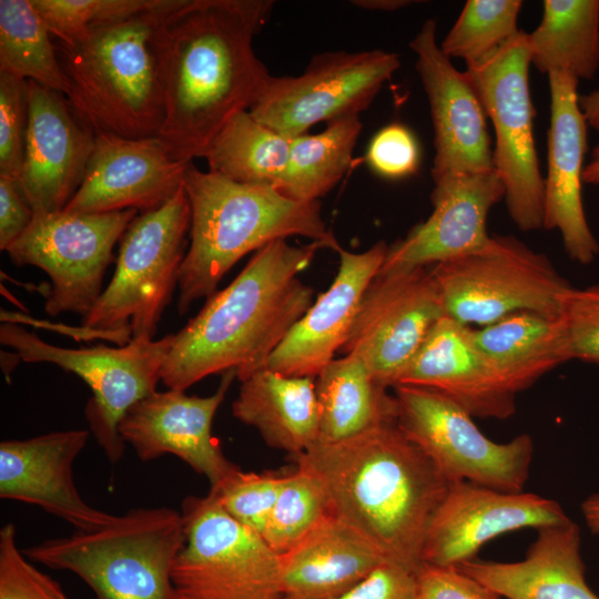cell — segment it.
Instances as JSON below:
<instances>
[{"mask_svg":"<svg viewBox=\"0 0 599 599\" xmlns=\"http://www.w3.org/2000/svg\"><path fill=\"white\" fill-rule=\"evenodd\" d=\"M272 1L181 0L159 29L164 97L160 135L175 158H204L237 113L248 110L271 75L252 41Z\"/></svg>","mask_w":599,"mask_h":599,"instance_id":"cell-1","label":"cell"},{"mask_svg":"<svg viewBox=\"0 0 599 599\" xmlns=\"http://www.w3.org/2000/svg\"><path fill=\"white\" fill-rule=\"evenodd\" d=\"M321 242L295 246L276 240L254 253L240 274L206 300L177 333L161 368L167 389L183 390L206 376L236 372L243 382L267 367L272 353L313 304L301 281Z\"/></svg>","mask_w":599,"mask_h":599,"instance_id":"cell-2","label":"cell"},{"mask_svg":"<svg viewBox=\"0 0 599 599\" xmlns=\"http://www.w3.org/2000/svg\"><path fill=\"white\" fill-rule=\"evenodd\" d=\"M291 458L321 478L334 515L387 561L418 571L429 522L449 483L396 423L336 443L316 441Z\"/></svg>","mask_w":599,"mask_h":599,"instance_id":"cell-3","label":"cell"},{"mask_svg":"<svg viewBox=\"0 0 599 599\" xmlns=\"http://www.w3.org/2000/svg\"><path fill=\"white\" fill-rule=\"evenodd\" d=\"M183 187L191 209V242L180 270L177 311L209 298L244 255L276 240L304 236L338 252L319 201L293 200L271 185L233 181L190 163Z\"/></svg>","mask_w":599,"mask_h":599,"instance_id":"cell-4","label":"cell"},{"mask_svg":"<svg viewBox=\"0 0 599 599\" xmlns=\"http://www.w3.org/2000/svg\"><path fill=\"white\" fill-rule=\"evenodd\" d=\"M181 0L93 27L70 45L60 44L77 115L95 133L129 139L159 136L164 97L159 29Z\"/></svg>","mask_w":599,"mask_h":599,"instance_id":"cell-5","label":"cell"},{"mask_svg":"<svg viewBox=\"0 0 599 599\" xmlns=\"http://www.w3.org/2000/svg\"><path fill=\"white\" fill-rule=\"evenodd\" d=\"M184 541L181 511L139 507L102 528L47 539L23 554L74 573L94 599H176L172 572Z\"/></svg>","mask_w":599,"mask_h":599,"instance_id":"cell-6","label":"cell"},{"mask_svg":"<svg viewBox=\"0 0 599 599\" xmlns=\"http://www.w3.org/2000/svg\"><path fill=\"white\" fill-rule=\"evenodd\" d=\"M190 226L184 187L161 206L139 213L119 242L113 277L82 317L81 328L120 346L153 338L179 285Z\"/></svg>","mask_w":599,"mask_h":599,"instance_id":"cell-7","label":"cell"},{"mask_svg":"<svg viewBox=\"0 0 599 599\" xmlns=\"http://www.w3.org/2000/svg\"><path fill=\"white\" fill-rule=\"evenodd\" d=\"M430 270L446 316L469 327L524 311L560 316L572 287L547 255L512 235H491L478 251Z\"/></svg>","mask_w":599,"mask_h":599,"instance_id":"cell-8","label":"cell"},{"mask_svg":"<svg viewBox=\"0 0 599 599\" xmlns=\"http://www.w3.org/2000/svg\"><path fill=\"white\" fill-rule=\"evenodd\" d=\"M529 67L528 33L520 30L484 60L467 63L464 71L495 130L494 171L504 186L508 213L526 232L542 227L545 199L534 139Z\"/></svg>","mask_w":599,"mask_h":599,"instance_id":"cell-9","label":"cell"},{"mask_svg":"<svg viewBox=\"0 0 599 599\" xmlns=\"http://www.w3.org/2000/svg\"><path fill=\"white\" fill-rule=\"evenodd\" d=\"M0 343L27 363H51L79 376L91 389L84 415L106 458L122 459L125 443L119 424L139 400L156 392L172 334L160 339L132 338L120 347L100 344L88 348L51 345L35 333L12 323L0 326Z\"/></svg>","mask_w":599,"mask_h":599,"instance_id":"cell-10","label":"cell"},{"mask_svg":"<svg viewBox=\"0 0 599 599\" xmlns=\"http://www.w3.org/2000/svg\"><path fill=\"white\" fill-rule=\"evenodd\" d=\"M185 541L174 562L176 599H282L280 558L233 519L214 494L182 501Z\"/></svg>","mask_w":599,"mask_h":599,"instance_id":"cell-11","label":"cell"},{"mask_svg":"<svg viewBox=\"0 0 599 599\" xmlns=\"http://www.w3.org/2000/svg\"><path fill=\"white\" fill-rule=\"evenodd\" d=\"M393 388L396 425L448 483L524 491L535 450L530 435L496 443L484 435L471 415L441 393L416 385Z\"/></svg>","mask_w":599,"mask_h":599,"instance_id":"cell-12","label":"cell"},{"mask_svg":"<svg viewBox=\"0 0 599 599\" xmlns=\"http://www.w3.org/2000/svg\"><path fill=\"white\" fill-rule=\"evenodd\" d=\"M139 214L129 209L108 213H35L28 230L7 251L13 264L44 271L51 290L44 304L50 316L87 315L102 294L113 247Z\"/></svg>","mask_w":599,"mask_h":599,"instance_id":"cell-13","label":"cell"},{"mask_svg":"<svg viewBox=\"0 0 599 599\" xmlns=\"http://www.w3.org/2000/svg\"><path fill=\"white\" fill-rule=\"evenodd\" d=\"M399 67L398 54L380 49L324 52L297 77L270 75L248 112L292 139L314 124L359 115Z\"/></svg>","mask_w":599,"mask_h":599,"instance_id":"cell-14","label":"cell"},{"mask_svg":"<svg viewBox=\"0 0 599 599\" xmlns=\"http://www.w3.org/2000/svg\"><path fill=\"white\" fill-rule=\"evenodd\" d=\"M445 315L439 286L428 266L382 267L363 295L341 351L359 358L383 386L394 387Z\"/></svg>","mask_w":599,"mask_h":599,"instance_id":"cell-15","label":"cell"},{"mask_svg":"<svg viewBox=\"0 0 599 599\" xmlns=\"http://www.w3.org/2000/svg\"><path fill=\"white\" fill-rule=\"evenodd\" d=\"M570 518L559 502L532 493H508L469 481L449 483L425 538L423 564L459 566L494 538Z\"/></svg>","mask_w":599,"mask_h":599,"instance_id":"cell-16","label":"cell"},{"mask_svg":"<svg viewBox=\"0 0 599 599\" xmlns=\"http://www.w3.org/2000/svg\"><path fill=\"white\" fill-rule=\"evenodd\" d=\"M219 388L210 396L183 390L154 392L135 403L119 424V433L142 461L174 455L207 478L211 488L229 478L237 467L223 454L212 435L214 416L223 403L235 370L222 374Z\"/></svg>","mask_w":599,"mask_h":599,"instance_id":"cell-17","label":"cell"},{"mask_svg":"<svg viewBox=\"0 0 599 599\" xmlns=\"http://www.w3.org/2000/svg\"><path fill=\"white\" fill-rule=\"evenodd\" d=\"M426 92L434 128L433 181L494 171L484 108L464 71L436 40V22L426 20L409 42Z\"/></svg>","mask_w":599,"mask_h":599,"instance_id":"cell-18","label":"cell"},{"mask_svg":"<svg viewBox=\"0 0 599 599\" xmlns=\"http://www.w3.org/2000/svg\"><path fill=\"white\" fill-rule=\"evenodd\" d=\"M191 162L175 158L161 136L129 139L98 132L81 185L64 211L156 209L183 187Z\"/></svg>","mask_w":599,"mask_h":599,"instance_id":"cell-19","label":"cell"},{"mask_svg":"<svg viewBox=\"0 0 599 599\" xmlns=\"http://www.w3.org/2000/svg\"><path fill=\"white\" fill-rule=\"evenodd\" d=\"M29 83V119L19 189L35 213L62 211L78 191L95 144V132L67 97Z\"/></svg>","mask_w":599,"mask_h":599,"instance_id":"cell-20","label":"cell"},{"mask_svg":"<svg viewBox=\"0 0 599 599\" xmlns=\"http://www.w3.org/2000/svg\"><path fill=\"white\" fill-rule=\"evenodd\" d=\"M90 432L70 429L0 443V498L38 506L69 522L75 531H93L116 515L89 505L78 491L73 464Z\"/></svg>","mask_w":599,"mask_h":599,"instance_id":"cell-21","label":"cell"},{"mask_svg":"<svg viewBox=\"0 0 599 599\" xmlns=\"http://www.w3.org/2000/svg\"><path fill=\"white\" fill-rule=\"evenodd\" d=\"M548 82L550 126L542 227L558 230L568 256L589 264L599 254V243L587 222L581 196L588 124L579 106V80L556 71L548 74Z\"/></svg>","mask_w":599,"mask_h":599,"instance_id":"cell-22","label":"cell"},{"mask_svg":"<svg viewBox=\"0 0 599 599\" xmlns=\"http://www.w3.org/2000/svg\"><path fill=\"white\" fill-rule=\"evenodd\" d=\"M504 194L495 171L434 181L432 214L388 246L382 267L436 265L484 247L489 211Z\"/></svg>","mask_w":599,"mask_h":599,"instance_id":"cell-23","label":"cell"},{"mask_svg":"<svg viewBox=\"0 0 599 599\" xmlns=\"http://www.w3.org/2000/svg\"><path fill=\"white\" fill-rule=\"evenodd\" d=\"M387 252L384 241L362 253L341 247L333 283L291 328L267 367L286 376L315 378L346 343L363 295Z\"/></svg>","mask_w":599,"mask_h":599,"instance_id":"cell-24","label":"cell"},{"mask_svg":"<svg viewBox=\"0 0 599 599\" xmlns=\"http://www.w3.org/2000/svg\"><path fill=\"white\" fill-rule=\"evenodd\" d=\"M471 331L443 316L403 369L396 385L435 389L473 417L507 419L516 413L517 395L483 355Z\"/></svg>","mask_w":599,"mask_h":599,"instance_id":"cell-25","label":"cell"},{"mask_svg":"<svg viewBox=\"0 0 599 599\" xmlns=\"http://www.w3.org/2000/svg\"><path fill=\"white\" fill-rule=\"evenodd\" d=\"M536 530L520 561L473 559L457 567L507 599H599L586 581L579 526L569 519Z\"/></svg>","mask_w":599,"mask_h":599,"instance_id":"cell-26","label":"cell"},{"mask_svg":"<svg viewBox=\"0 0 599 599\" xmlns=\"http://www.w3.org/2000/svg\"><path fill=\"white\" fill-rule=\"evenodd\" d=\"M278 558L284 599H335L387 561L333 512Z\"/></svg>","mask_w":599,"mask_h":599,"instance_id":"cell-27","label":"cell"},{"mask_svg":"<svg viewBox=\"0 0 599 599\" xmlns=\"http://www.w3.org/2000/svg\"><path fill=\"white\" fill-rule=\"evenodd\" d=\"M315 378L293 377L268 367L241 382L233 416L254 427L264 441L291 457L305 453L319 437Z\"/></svg>","mask_w":599,"mask_h":599,"instance_id":"cell-28","label":"cell"},{"mask_svg":"<svg viewBox=\"0 0 599 599\" xmlns=\"http://www.w3.org/2000/svg\"><path fill=\"white\" fill-rule=\"evenodd\" d=\"M471 334L483 355L516 395L571 361L561 315L517 312L479 329L473 328Z\"/></svg>","mask_w":599,"mask_h":599,"instance_id":"cell-29","label":"cell"},{"mask_svg":"<svg viewBox=\"0 0 599 599\" xmlns=\"http://www.w3.org/2000/svg\"><path fill=\"white\" fill-rule=\"evenodd\" d=\"M317 441L336 443L396 423L397 403L357 357L334 358L315 377Z\"/></svg>","mask_w":599,"mask_h":599,"instance_id":"cell-30","label":"cell"},{"mask_svg":"<svg viewBox=\"0 0 599 599\" xmlns=\"http://www.w3.org/2000/svg\"><path fill=\"white\" fill-rule=\"evenodd\" d=\"M528 45L530 64L541 73L592 79L599 68V0H545Z\"/></svg>","mask_w":599,"mask_h":599,"instance_id":"cell-31","label":"cell"},{"mask_svg":"<svg viewBox=\"0 0 599 599\" xmlns=\"http://www.w3.org/2000/svg\"><path fill=\"white\" fill-rule=\"evenodd\" d=\"M291 139L265 126L248 112L234 115L211 142L209 171L233 181L280 190L286 174Z\"/></svg>","mask_w":599,"mask_h":599,"instance_id":"cell-32","label":"cell"},{"mask_svg":"<svg viewBox=\"0 0 599 599\" xmlns=\"http://www.w3.org/2000/svg\"><path fill=\"white\" fill-rule=\"evenodd\" d=\"M361 131L359 115H348L327 122L317 134L292 138L280 191L305 202L326 195L348 171Z\"/></svg>","mask_w":599,"mask_h":599,"instance_id":"cell-33","label":"cell"},{"mask_svg":"<svg viewBox=\"0 0 599 599\" xmlns=\"http://www.w3.org/2000/svg\"><path fill=\"white\" fill-rule=\"evenodd\" d=\"M50 32L31 0H0V72L68 94Z\"/></svg>","mask_w":599,"mask_h":599,"instance_id":"cell-34","label":"cell"},{"mask_svg":"<svg viewBox=\"0 0 599 599\" xmlns=\"http://www.w3.org/2000/svg\"><path fill=\"white\" fill-rule=\"evenodd\" d=\"M332 514L327 490L308 467L296 464L272 510L262 539L278 556L292 549Z\"/></svg>","mask_w":599,"mask_h":599,"instance_id":"cell-35","label":"cell"},{"mask_svg":"<svg viewBox=\"0 0 599 599\" xmlns=\"http://www.w3.org/2000/svg\"><path fill=\"white\" fill-rule=\"evenodd\" d=\"M520 0H468L439 44L448 58L479 62L497 51L520 30Z\"/></svg>","mask_w":599,"mask_h":599,"instance_id":"cell-36","label":"cell"},{"mask_svg":"<svg viewBox=\"0 0 599 599\" xmlns=\"http://www.w3.org/2000/svg\"><path fill=\"white\" fill-rule=\"evenodd\" d=\"M163 0H31L49 32L70 45L87 31L153 9Z\"/></svg>","mask_w":599,"mask_h":599,"instance_id":"cell-37","label":"cell"},{"mask_svg":"<svg viewBox=\"0 0 599 599\" xmlns=\"http://www.w3.org/2000/svg\"><path fill=\"white\" fill-rule=\"evenodd\" d=\"M286 475L238 468L210 491L233 519L262 537Z\"/></svg>","mask_w":599,"mask_h":599,"instance_id":"cell-38","label":"cell"},{"mask_svg":"<svg viewBox=\"0 0 599 599\" xmlns=\"http://www.w3.org/2000/svg\"><path fill=\"white\" fill-rule=\"evenodd\" d=\"M0 599H70L61 586L38 569L18 547L12 522L0 530Z\"/></svg>","mask_w":599,"mask_h":599,"instance_id":"cell-39","label":"cell"},{"mask_svg":"<svg viewBox=\"0 0 599 599\" xmlns=\"http://www.w3.org/2000/svg\"><path fill=\"white\" fill-rule=\"evenodd\" d=\"M29 119L28 80L0 72V175L18 179Z\"/></svg>","mask_w":599,"mask_h":599,"instance_id":"cell-40","label":"cell"},{"mask_svg":"<svg viewBox=\"0 0 599 599\" xmlns=\"http://www.w3.org/2000/svg\"><path fill=\"white\" fill-rule=\"evenodd\" d=\"M561 317L571 359L599 364V285L571 287L564 298Z\"/></svg>","mask_w":599,"mask_h":599,"instance_id":"cell-41","label":"cell"},{"mask_svg":"<svg viewBox=\"0 0 599 599\" xmlns=\"http://www.w3.org/2000/svg\"><path fill=\"white\" fill-rule=\"evenodd\" d=\"M366 159L378 175L403 179L417 172L420 151L415 135L407 126L392 123L374 135Z\"/></svg>","mask_w":599,"mask_h":599,"instance_id":"cell-42","label":"cell"},{"mask_svg":"<svg viewBox=\"0 0 599 599\" xmlns=\"http://www.w3.org/2000/svg\"><path fill=\"white\" fill-rule=\"evenodd\" d=\"M417 583L418 599H502L457 566L423 564Z\"/></svg>","mask_w":599,"mask_h":599,"instance_id":"cell-43","label":"cell"},{"mask_svg":"<svg viewBox=\"0 0 599 599\" xmlns=\"http://www.w3.org/2000/svg\"><path fill=\"white\" fill-rule=\"evenodd\" d=\"M335 599H418L417 571L386 561Z\"/></svg>","mask_w":599,"mask_h":599,"instance_id":"cell-44","label":"cell"},{"mask_svg":"<svg viewBox=\"0 0 599 599\" xmlns=\"http://www.w3.org/2000/svg\"><path fill=\"white\" fill-rule=\"evenodd\" d=\"M34 212L16 179L0 175V250L8 248L28 230Z\"/></svg>","mask_w":599,"mask_h":599,"instance_id":"cell-45","label":"cell"},{"mask_svg":"<svg viewBox=\"0 0 599 599\" xmlns=\"http://www.w3.org/2000/svg\"><path fill=\"white\" fill-rule=\"evenodd\" d=\"M579 106L588 126L599 133V89L579 95Z\"/></svg>","mask_w":599,"mask_h":599,"instance_id":"cell-46","label":"cell"},{"mask_svg":"<svg viewBox=\"0 0 599 599\" xmlns=\"http://www.w3.org/2000/svg\"><path fill=\"white\" fill-rule=\"evenodd\" d=\"M581 512L591 534L599 535V494H591L583 499Z\"/></svg>","mask_w":599,"mask_h":599,"instance_id":"cell-47","label":"cell"},{"mask_svg":"<svg viewBox=\"0 0 599 599\" xmlns=\"http://www.w3.org/2000/svg\"><path fill=\"white\" fill-rule=\"evenodd\" d=\"M419 1L412 0H354L352 4L368 10L395 11Z\"/></svg>","mask_w":599,"mask_h":599,"instance_id":"cell-48","label":"cell"},{"mask_svg":"<svg viewBox=\"0 0 599 599\" xmlns=\"http://www.w3.org/2000/svg\"><path fill=\"white\" fill-rule=\"evenodd\" d=\"M582 182L599 185V144L593 148L590 160L583 167Z\"/></svg>","mask_w":599,"mask_h":599,"instance_id":"cell-49","label":"cell"},{"mask_svg":"<svg viewBox=\"0 0 599 599\" xmlns=\"http://www.w3.org/2000/svg\"><path fill=\"white\" fill-rule=\"evenodd\" d=\"M282 599H284V598H282Z\"/></svg>","mask_w":599,"mask_h":599,"instance_id":"cell-50","label":"cell"}]
</instances>
